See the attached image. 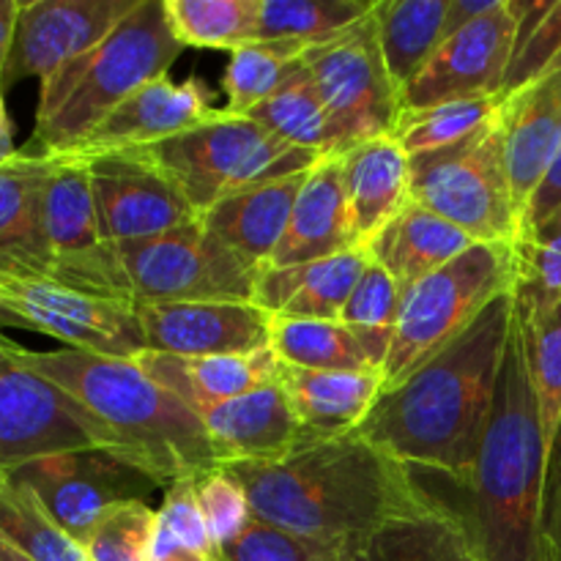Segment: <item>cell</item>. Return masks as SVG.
<instances>
[{
	"label": "cell",
	"mask_w": 561,
	"mask_h": 561,
	"mask_svg": "<svg viewBox=\"0 0 561 561\" xmlns=\"http://www.w3.org/2000/svg\"><path fill=\"white\" fill-rule=\"evenodd\" d=\"M513 318L510 290L409 378L383 389L365 422L351 433L411 469L466 480L485 436Z\"/></svg>",
	"instance_id": "1"
},
{
	"label": "cell",
	"mask_w": 561,
	"mask_h": 561,
	"mask_svg": "<svg viewBox=\"0 0 561 561\" xmlns=\"http://www.w3.org/2000/svg\"><path fill=\"white\" fill-rule=\"evenodd\" d=\"M219 469L244 488L255 518L343 548L433 504L409 466L356 433L310 438L279 458Z\"/></svg>",
	"instance_id": "2"
},
{
	"label": "cell",
	"mask_w": 561,
	"mask_h": 561,
	"mask_svg": "<svg viewBox=\"0 0 561 561\" xmlns=\"http://www.w3.org/2000/svg\"><path fill=\"white\" fill-rule=\"evenodd\" d=\"M548 444L515 312L480 455L466 480L411 469L438 507L458 515L488 561H542L540 504Z\"/></svg>",
	"instance_id": "3"
},
{
	"label": "cell",
	"mask_w": 561,
	"mask_h": 561,
	"mask_svg": "<svg viewBox=\"0 0 561 561\" xmlns=\"http://www.w3.org/2000/svg\"><path fill=\"white\" fill-rule=\"evenodd\" d=\"M11 354L85 405L107 427L121 458L162 488L219 469L201 416L159 387L137 359L77 348L31 351L14 340Z\"/></svg>",
	"instance_id": "4"
},
{
	"label": "cell",
	"mask_w": 561,
	"mask_h": 561,
	"mask_svg": "<svg viewBox=\"0 0 561 561\" xmlns=\"http://www.w3.org/2000/svg\"><path fill=\"white\" fill-rule=\"evenodd\" d=\"M181 49L164 0H140L102 44L42 82L36 126L25 148L33 153L75 148L131 93L168 77Z\"/></svg>",
	"instance_id": "5"
},
{
	"label": "cell",
	"mask_w": 561,
	"mask_h": 561,
	"mask_svg": "<svg viewBox=\"0 0 561 561\" xmlns=\"http://www.w3.org/2000/svg\"><path fill=\"white\" fill-rule=\"evenodd\" d=\"M137 151L173 175L197 214L247 186L307 173L321 159L285 142L257 121L222 110L170 140Z\"/></svg>",
	"instance_id": "6"
},
{
	"label": "cell",
	"mask_w": 561,
	"mask_h": 561,
	"mask_svg": "<svg viewBox=\"0 0 561 561\" xmlns=\"http://www.w3.org/2000/svg\"><path fill=\"white\" fill-rule=\"evenodd\" d=\"M510 290H515L513 244H471L463 255L405 288L383 365V389L409 378Z\"/></svg>",
	"instance_id": "7"
},
{
	"label": "cell",
	"mask_w": 561,
	"mask_h": 561,
	"mask_svg": "<svg viewBox=\"0 0 561 561\" xmlns=\"http://www.w3.org/2000/svg\"><path fill=\"white\" fill-rule=\"evenodd\" d=\"M411 159V201L436 211L474 244H515L520 208L504 162L499 115L469 140Z\"/></svg>",
	"instance_id": "8"
},
{
	"label": "cell",
	"mask_w": 561,
	"mask_h": 561,
	"mask_svg": "<svg viewBox=\"0 0 561 561\" xmlns=\"http://www.w3.org/2000/svg\"><path fill=\"white\" fill-rule=\"evenodd\" d=\"M0 327L31 329L58 340L60 348L118 359L146 354L135 305L82 294L20 263L0 261Z\"/></svg>",
	"instance_id": "9"
},
{
	"label": "cell",
	"mask_w": 561,
	"mask_h": 561,
	"mask_svg": "<svg viewBox=\"0 0 561 561\" xmlns=\"http://www.w3.org/2000/svg\"><path fill=\"white\" fill-rule=\"evenodd\" d=\"M135 305L148 301H255L261 266L203 225H181L153 239L118 247Z\"/></svg>",
	"instance_id": "10"
},
{
	"label": "cell",
	"mask_w": 561,
	"mask_h": 561,
	"mask_svg": "<svg viewBox=\"0 0 561 561\" xmlns=\"http://www.w3.org/2000/svg\"><path fill=\"white\" fill-rule=\"evenodd\" d=\"M53 173L38 203L44 272L69 288L135 305L118 247L104 239L85 162L53 157Z\"/></svg>",
	"instance_id": "11"
},
{
	"label": "cell",
	"mask_w": 561,
	"mask_h": 561,
	"mask_svg": "<svg viewBox=\"0 0 561 561\" xmlns=\"http://www.w3.org/2000/svg\"><path fill=\"white\" fill-rule=\"evenodd\" d=\"M82 449L118 455L107 427L66 389L16 362L0 332V474Z\"/></svg>",
	"instance_id": "12"
},
{
	"label": "cell",
	"mask_w": 561,
	"mask_h": 561,
	"mask_svg": "<svg viewBox=\"0 0 561 561\" xmlns=\"http://www.w3.org/2000/svg\"><path fill=\"white\" fill-rule=\"evenodd\" d=\"M301 64L334 121L337 157L356 142L392 135L403 99L383 64L373 11L332 42L305 49Z\"/></svg>",
	"instance_id": "13"
},
{
	"label": "cell",
	"mask_w": 561,
	"mask_h": 561,
	"mask_svg": "<svg viewBox=\"0 0 561 561\" xmlns=\"http://www.w3.org/2000/svg\"><path fill=\"white\" fill-rule=\"evenodd\" d=\"M9 474L25 482L55 524L82 548L110 510L148 502L162 488L151 474L107 449L49 455Z\"/></svg>",
	"instance_id": "14"
},
{
	"label": "cell",
	"mask_w": 561,
	"mask_h": 561,
	"mask_svg": "<svg viewBox=\"0 0 561 561\" xmlns=\"http://www.w3.org/2000/svg\"><path fill=\"white\" fill-rule=\"evenodd\" d=\"M75 162H85L99 225L113 247L153 239L201 217L173 175L146 153L113 151Z\"/></svg>",
	"instance_id": "15"
},
{
	"label": "cell",
	"mask_w": 561,
	"mask_h": 561,
	"mask_svg": "<svg viewBox=\"0 0 561 561\" xmlns=\"http://www.w3.org/2000/svg\"><path fill=\"white\" fill-rule=\"evenodd\" d=\"M520 0H496L488 14L444 38L425 69L400 91L403 110L471 96H502L515 44Z\"/></svg>",
	"instance_id": "16"
},
{
	"label": "cell",
	"mask_w": 561,
	"mask_h": 561,
	"mask_svg": "<svg viewBox=\"0 0 561 561\" xmlns=\"http://www.w3.org/2000/svg\"><path fill=\"white\" fill-rule=\"evenodd\" d=\"M140 0H20L3 88L36 77L47 82L91 53Z\"/></svg>",
	"instance_id": "17"
},
{
	"label": "cell",
	"mask_w": 561,
	"mask_h": 561,
	"mask_svg": "<svg viewBox=\"0 0 561 561\" xmlns=\"http://www.w3.org/2000/svg\"><path fill=\"white\" fill-rule=\"evenodd\" d=\"M135 316L146 354L197 359L272 348V316L255 301H148Z\"/></svg>",
	"instance_id": "18"
},
{
	"label": "cell",
	"mask_w": 561,
	"mask_h": 561,
	"mask_svg": "<svg viewBox=\"0 0 561 561\" xmlns=\"http://www.w3.org/2000/svg\"><path fill=\"white\" fill-rule=\"evenodd\" d=\"M211 113H217V107L206 80L190 77L179 82L170 75L159 77L121 102L85 140L69 151L49 153V157L91 159L99 153L137 151L192 129Z\"/></svg>",
	"instance_id": "19"
},
{
	"label": "cell",
	"mask_w": 561,
	"mask_h": 561,
	"mask_svg": "<svg viewBox=\"0 0 561 561\" xmlns=\"http://www.w3.org/2000/svg\"><path fill=\"white\" fill-rule=\"evenodd\" d=\"M499 129L520 222L531 195L561 151V69L502 99Z\"/></svg>",
	"instance_id": "20"
},
{
	"label": "cell",
	"mask_w": 561,
	"mask_h": 561,
	"mask_svg": "<svg viewBox=\"0 0 561 561\" xmlns=\"http://www.w3.org/2000/svg\"><path fill=\"white\" fill-rule=\"evenodd\" d=\"M219 466L268 460L310 442L279 381L241 398L197 409Z\"/></svg>",
	"instance_id": "21"
},
{
	"label": "cell",
	"mask_w": 561,
	"mask_h": 561,
	"mask_svg": "<svg viewBox=\"0 0 561 561\" xmlns=\"http://www.w3.org/2000/svg\"><path fill=\"white\" fill-rule=\"evenodd\" d=\"M351 225L348 195H345L343 162L340 157H321L305 175L288 230L279 241L268 266L321 261L356 250Z\"/></svg>",
	"instance_id": "22"
},
{
	"label": "cell",
	"mask_w": 561,
	"mask_h": 561,
	"mask_svg": "<svg viewBox=\"0 0 561 561\" xmlns=\"http://www.w3.org/2000/svg\"><path fill=\"white\" fill-rule=\"evenodd\" d=\"M367 263L370 252L356 247L321 261L266 266L257 277L255 305L272 318L340 321V312L354 294Z\"/></svg>",
	"instance_id": "23"
},
{
	"label": "cell",
	"mask_w": 561,
	"mask_h": 561,
	"mask_svg": "<svg viewBox=\"0 0 561 561\" xmlns=\"http://www.w3.org/2000/svg\"><path fill=\"white\" fill-rule=\"evenodd\" d=\"M340 162L354 239L367 247L411 201V159L392 135H381L356 142L340 153Z\"/></svg>",
	"instance_id": "24"
},
{
	"label": "cell",
	"mask_w": 561,
	"mask_h": 561,
	"mask_svg": "<svg viewBox=\"0 0 561 561\" xmlns=\"http://www.w3.org/2000/svg\"><path fill=\"white\" fill-rule=\"evenodd\" d=\"M305 175H285L233 192L201 214L203 225L241 257L266 268L288 230Z\"/></svg>",
	"instance_id": "25"
},
{
	"label": "cell",
	"mask_w": 561,
	"mask_h": 561,
	"mask_svg": "<svg viewBox=\"0 0 561 561\" xmlns=\"http://www.w3.org/2000/svg\"><path fill=\"white\" fill-rule=\"evenodd\" d=\"M277 381L312 438L356 431L383 392L381 370H299L279 365Z\"/></svg>",
	"instance_id": "26"
},
{
	"label": "cell",
	"mask_w": 561,
	"mask_h": 561,
	"mask_svg": "<svg viewBox=\"0 0 561 561\" xmlns=\"http://www.w3.org/2000/svg\"><path fill=\"white\" fill-rule=\"evenodd\" d=\"M137 365L159 387L184 400L192 411L250 394L266 383H274L279 376V362L272 348L244 356H197V359L140 354Z\"/></svg>",
	"instance_id": "27"
},
{
	"label": "cell",
	"mask_w": 561,
	"mask_h": 561,
	"mask_svg": "<svg viewBox=\"0 0 561 561\" xmlns=\"http://www.w3.org/2000/svg\"><path fill=\"white\" fill-rule=\"evenodd\" d=\"M471 244L474 241L463 230H458L422 203L409 201L400 208L398 217L389 219L378 230L376 239L365 250L405 290L463 255Z\"/></svg>",
	"instance_id": "28"
},
{
	"label": "cell",
	"mask_w": 561,
	"mask_h": 561,
	"mask_svg": "<svg viewBox=\"0 0 561 561\" xmlns=\"http://www.w3.org/2000/svg\"><path fill=\"white\" fill-rule=\"evenodd\" d=\"M343 551V561H488L469 526L438 504L389 520Z\"/></svg>",
	"instance_id": "29"
},
{
	"label": "cell",
	"mask_w": 561,
	"mask_h": 561,
	"mask_svg": "<svg viewBox=\"0 0 561 561\" xmlns=\"http://www.w3.org/2000/svg\"><path fill=\"white\" fill-rule=\"evenodd\" d=\"M55 159L20 148L0 168V261L44 272L38 239V203Z\"/></svg>",
	"instance_id": "30"
},
{
	"label": "cell",
	"mask_w": 561,
	"mask_h": 561,
	"mask_svg": "<svg viewBox=\"0 0 561 561\" xmlns=\"http://www.w3.org/2000/svg\"><path fill=\"white\" fill-rule=\"evenodd\" d=\"M447 9L449 0H383L373 9L383 64L400 91L442 47Z\"/></svg>",
	"instance_id": "31"
},
{
	"label": "cell",
	"mask_w": 561,
	"mask_h": 561,
	"mask_svg": "<svg viewBox=\"0 0 561 561\" xmlns=\"http://www.w3.org/2000/svg\"><path fill=\"white\" fill-rule=\"evenodd\" d=\"M247 118L263 124L290 146L305 148L318 157H337L340 151L334 121L323 104L321 93H318L316 82L307 75L305 64L296 66L294 75L279 85V91L263 104H257Z\"/></svg>",
	"instance_id": "32"
},
{
	"label": "cell",
	"mask_w": 561,
	"mask_h": 561,
	"mask_svg": "<svg viewBox=\"0 0 561 561\" xmlns=\"http://www.w3.org/2000/svg\"><path fill=\"white\" fill-rule=\"evenodd\" d=\"M0 537L31 561H91L85 548L55 524L36 493L9 471L0 474Z\"/></svg>",
	"instance_id": "33"
},
{
	"label": "cell",
	"mask_w": 561,
	"mask_h": 561,
	"mask_svg": "<svg viewBox=\"0 0 561 561\" xmlns=\"http://www.w3.org/2000/svg\"><path fill=\"white\" fill-rule=\"evenodd\" d=\"M373 5V0H261L257 42L318 47L365 20Z\"/></svg>",
	"instance_id": "34"
},
{
	"label": "cell",
	"mask_w": 561,
	"mask_h": 561,
	"mask_svg": "<svg viewBox=\"0 0 561 561\" xmlns=\"http://www.w3.org/2000/svg\"><path fill=\"white\" fill-rule=\"evenodd\" d=\"M272 351L279 365L299 370H376L340 321L272 318Z\"/></svg>",
	"instance_id": "35"
},
{
	"label": "cell",
	"mask_w": 561,
	"mask_h": 561,
	"mask_svg": "<svg viewBox=\"0 0 561 561\" xmlns=\"http://www.w3.org/2000/svg\"><path fill=\"white\" fill-rule=\"evenodd\" d=\"M499 107L502 96H471L431 104V107L400 110L392 137L409 157L444 151L493 124Z\"/></svg>",
	"instance_id": "36"
},
{
	"label": "cell",
	"mask_w": 561,
	"mask_h": 561,
	"mask_svg": "<svg viewBox=\"0 0 561 561\" xmlns=\"http://www.w3.org/2000/svg\"><path fill=\"white\" fill-rule=\"evenodd\" d=\"M170 31L184 47L233 49L257 42L261 0H164Z\"/></svg>",
	"instance_id": "37"
},
{
	"label": "cell",
	"mask_w": 561,
	"mask_h": 561,
	"mask_svg": "<svg viewBox=\"0 0 561 561\" xmlns=\"http://www.w3.org/2000/svg\"><path fill=\"white\" fill-rule=\"evenodd\" d=\"M400 301H403V288L370 257L354 294L340 312V323L354 334L370 365L381 373L398 332Z\"/></svg>",
	"instance_id": "38"
},
{
	"label": "cell",
	"mask_w": 561,
	"mask_h": 561,
	"mask_svg": "<svg viewBox=\"0 0 561 561\" xmlns=\"http://www.w3.org/2000/svg\"><path fill=\"white\" fill-rule=\"evenodd\" d=\"M301 53L305 49L285 42H250L233 49L222 75L225 107L219 110L228 115H250L294 75Z\"/></svg>",
	"instance_id": "39"
},
{
	"label": "cell",
	"mask_w": 561,
	"mask_h": 561,
	"mask_svg": "<svg viewBox=\"0 0 561 561\" xmlns=\"http://www.w3.org/2000/svg\"><path fill=\"white\" fill-rule=\"evenodd\" d=\"M515 252V307L526 316L561 301V208L542 222L520 228Z\"/></svg>",
	"instance_id": "40"
},
{
	"label": "cell",
	"mask_w": 561,
	"mask_h": 561,
	"mask_svg": "<svg viewBox=\"0 0 561 561\" xmlns=\"http://www.w3.org/2000/svg\"><path fill=\"white\" fill-rule=\"evenodd\" d=\"M524 327L526 356H529L531 383L537 392V405H540L542 433L546 444L551 447L561 425V301L551 310L526 316L515 307Z\"/></svg>",
	"instance_id": "41"
},
{
	"label": "cell",
	"mask_w": 561,
	"mask_h": 561,
	"mask_svg": "<svg viewBox=\"0 0 561 561\" xmlns=\"http://www.w3.org/2000/svg\"><path fill=\"white\" fill-rule=\"evenodd\" d=\"M561 69V0L557 3H524L520 0L518 44L504 80L502 99L529 82Z\"/></svg>",
	"instance_id": "42"
},
{
	"label": "cell",
	"mask_w": 561,
	"mask_h": 561,
	"mask_svg": "<svg viewBox=\"0 0 561 561\" xmlns=\"http://www.w3.org/2000/svg\"><path fill=\"white\" fill-rule=\"evenodd\" d=\"M337 542L310 540L252 515L239 537L217 548L214 561H343Z\"/></svg>",
	"instance_id": "43"
},
{
	"label": "cell",
	"mask_w": 561,
	"mask_h": 561,
	"mask_svg": "<svg viewBox=\"0 0 561 561\" xmlns=\"http://www.w3.org/2000/svg\"><path fill=\"white\" fill-rule=\"evenodd\" d=\"M157 510L148 502L118 504L110 510L93 535L88 537L85 553L91 561H148Z\"/></svg>",
	"instance_id": "44"
},
{
	"label": "cell",
	"mask_w": 561,
	"mask_h": 561,
	"mask_svg": "<svg viewBox=\"0 0 561 561\" xmlns=\"http://www.w3.org/2000/svg\"><path fill=\"white\" fill-rule=\"evenodd\" d=\"M195 491L203 510V518H206L208 535H211L214 551H217L219 546L239 537L244 531V526L250 524V499H247L244 488L233 477L225 474L222 469L206 471V474L197 477Z\"/></svg>",
	"instance_id": "45"
},
{
	"label": "cell",
	"mask_w": 561,
	"mask_h": 561,
	"mask_svg": "<svg viewBox=\"0 0 561 561\" xmlns=\"http://www.w3.org/2000/svg\"><path fill=\"white\" fill-rule=\"evenodd\" d=\"M195 480L197 477H192V480H181L164 488V499L162 507L157 510V520L175 540L214 561L217 551H214L211 535H208L206 518H203L201 502H197Z\"/></svg>",
	"instance_id": "46"
},
{
	"label": "cell",
	"mask_w": 561,
	"mask_h": 561,
	"mask_svg": "<svg viewBox=\"0 0 561 561\" xmlns=\"http://www.w3.org/2000/svg\"><path fill=\"white\" fill-rule=\"evenodd\" d=\"M542 561H561V425L548 447L540 504Z\"/></svg>",
	"instance_id": "47"
},
{
	"label": "cell",
	"mask_w": 561,
	"mask_h": 561,
	"mask_svg": "<svg viewBox=\"0 0 561 561\" xmlns=\"http://www.w3.org/2000/svg\"><path fill=\"white\" fill-rule=\"evenodd\" d=\"M559 208H561V151L557 153L551 168H548L542 184L537 186V192L531 195L529 206H526L524 211V222H520V228H529V225L542 222V219H548L551 214H557Z\"/></svg>",
	"instance_id": "48"
},
{
	"label": "cell",
	"mask_w": 561,
	"mask_h": 561,
	"mask_svg": "<svg viewBox=\"0 0 561 561\" xmlns=\"http://www.w3.org/2000/svg\"><path fill=\"white\" fill-rule=\"evenodd\" d=\"M148 561H211V559L192 551V548H186L184 542L175 540V537L157 520V531H153Z\"/></svg>",
	"instance_id": "49"
},
{
	"label": "cell",
	"mask_w": 561,
	"mask_h": 561,
	"mask_svg": "<svg viewBox=\"0 0 561 561\" xmlns=\"http://www.w3.org/2000/svg\"><path fill=\"white\" fill-rule=\"evenodd\" d=\"M496 5V0H449L447 20H444V38H449L453 33H458L460 27H466L469 22L480 20L482 14Z\"/></svg>",
	"instance_id": "50"
},
{
	"label": "cell",
	"mask_w": 561,
	"mask_h": 561,
	"mask_svg": "<svg viewBox=\"0 0 561 561\" xmlns=\"http://www.w3.org/2000/svg\"><path fill=\"white\" fill-rule=\"evenodd\" d=\"M16 14H20V0H0V85H3L5 64H9L11 44H14Z\"/></svg>",
	"instance_id": "51"
},
{
	"label": "cell",
	"mask_w": 561,
	"mask_h": 561,
	"mask_svg": "<svg viewBox=\"0 0 561 561\" xmlns=\"http://www.w3.org/2000/svg\"><path fill=\"white\" fill-rule=\"evenodd\" d=\"M5 88L0 85V168H3L9 159L16 157L14 148V126H11L9 110H5V99H3Z\"/></svg>",
	"instance_id": "52"
},
{
	"label": "cell",
	"mask_w": 561,
	"mask_h": 561,
	"mask_svg": "<svg viewBox=\"0 0 561 561\" xmlns=\"http://www.w3.org/2000/svg\"><path fill=\"white\" fill-rule=\"evenodd\" d=\"M0 561H31V559L22 557L20 551H14V548H11L9 542H5L3 537H0Z\"/></svg>",
	"instance_id": "53"
}]
</instances>
